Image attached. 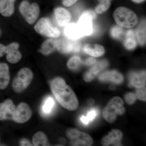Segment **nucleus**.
Returning a JSON list of instances; mask_svg holds the SVG:
<instances>
[{"mask_svg":"<svg viewBox=\"0 0 146 146\" xmlns=\"http://www.w3.org/2000/svg\"><path fill=\"white\" fill-rule=\"evenodd\" d=\"M50 88L56 100L68 110H75L78 106V101L74 92L61 78H56L50 82Z\"/></svg>","mask_w":146,"mask_h":146,"instance_id":"obj_1","label":"nucleus"},{"mask_svg":"<svg viewBox=\"0 0 146 146\" xmlns=\"http://www.w3.org/2000/svg\"><path fill=\"white\" fill-rule=\"evenodd\" d=\"M24 105L21 103L16 107L10 99L0 103V121L11 119L17 123L23 122Z\"/></svg>","mask_w":146,"mask_h":146,"instance_id":"obj_2","label":"nucleus"},{"mask_svg":"<svg viewBox=\"0 0 146 146\" xmlns=\"http://www.w3.org/2000/svg\"><path fill=\"white\" fill-rule=\"evenodd\" d=\"M115 22L121 27L130 28L136 25L138 18L132 11L125 7L117 8L113 13Z\"/></svg>","mask_w":146,"mask_h":146,"instance_id":"obj_3","label":"nucleus"},{"mask_svg":"<svg viewBox=\"0 0 146 146\" xmlns=\"http://www.w3.org/2000/svg\"><path fill=\"white\" fill-rule=\"evenodd\" d=\"M125 112L123 100L119 97H114L105 108L103 116L108 122L112 123L116 120L117 115H123Z\"/></svg>","mask_w":146,"mask_h":146,"instance_id":"obj_4","label":"nucleus"},{"mask_svg":"<svg viewBox=\"0 0 146 146\" xmlns=\"http://www.w3.org/2000/svg\"><path fill=\"white\" fill-rule=\"evenodd\" d=\"M33 78V73L31 69L27 68H22L13 80L12 83L13 90L18 93L23 92L30 84Z\"/></svg>","mask_w":146,"mask_h":146,"instance_id":"obj_5","label":"nucleus"},{"mask_svg":"<svg viewBox=\"0 0 146 146\" xmlns=\"http://www.w3.org/2000/svg\"><path fill=\"white\" fill-rule=\"evenodd\" d=\"M34 29L38 34L49 38L55 39L60 35L59 29L53 25L50 20L48 18L39 19L34 26Z\"/></svg>","mask_w":146,"mask_h":146,"instance_id":"obj_6","label":"nucleus"},{"mask_svg":"<svg viewBox=\"0 0 146 146\" xmlns=\"http://www.w3.org/2000/svg\"><path fill=\"white\" fill-rule=\"evenodd\" d=\"M19 11L29 24L36 22L40 13L39 5L36 3H30L28 0L22 1L19 5Z\"/></svg>","mask_w":146,"mask_h":146,"instance_id":"obj_7","label":"nucleus"},{"mask_svg":"<svg viewBox=\"0 0 146 146\" xmlns=\"http://www.w3.org/2000/svg\"><path fill=\"white\" fill-rule=\"evenodd\" d=\"M96 17V13L90 10L84 11L80 16L77 24L83 36L91 35L93 33V21Z\"/></svg>","mask_w":146,"mask_h":146,"instance_id":"obj_8","label":"nucleus"},{"mask_svg":"<svg viewBox=\"0 0 146 146\" xmlns=\"http://www.w3.org/2000/svg\"><path fill=\"white\" fill-rule=\"evenodd\" d=\"M67 134L73 145L89 146L93 143V139L90 135L76 129H69Z\"/></svg>","mask_w":146,"mask_h":146,"instance_id":"obj_9","label":"nucleus"},{"mask_svg":"<svg viewBox=\"0 0 146 146\" xmlns=\"http://www.w3.org/2000/svg\"><path fill=\"white\" fill-rule=\"evenodd\" d=\"M56 48L63 54L77 52L80 50V45L76 40L68 38H60L56 40Z\"/></svg>","mask_w":146,"mask_h":146,"instance_id":"obj_10","label":"nucleus"},{"mask_svg":"<svg viewBox=\"0 0 146 146\" xmlns=\"http://www.w3.org/2000/svg\"><path fill=\"white\" fill-rule=\"evenodd\" d=\"M20 45L17 42H13L6 46V59L9 63L15 64L18 63L22 58L21 52L18 50Z\"/></svg>","mask_w":146,"mask_h":146,"instance_id":"obj_11","label":"nucleus"},{"mask_svg":"<svg viewBox=\"0 0 146 146\" xmlns=\"http://www.w3.org/2000/svg\"><path fill=\"white\" fill-rule=\"evenodd\" d=\"M123 134L121 131L118 129H113L109 132L107 136H105L102 140V144L104 146L113 145L114 146H121V140Z\"/></svg>","mask_w":146,"mask_h":146,"instance_id":"obj_12","label":"nucleus"},{"mask_svg":"<svg viewBox=\"0 0 146 146\" xmlns=\"http://www.w3.org/2000/svg\"><path fill=\"white\" fill-rule=\"evenodd\" d=\"M56 20L60 27H65L70 23L72 16L69 11L63 7H57L54 11Z\"/></svg>","mask_w":146,"mask_h":146,"instance_id":"obj_13","label":"nucleus"},{"mask_svg":"<svg viewBox=\"0 0 146 146\" xmlns=\"http://www.w3.org/2000/svg\"><path fill=\"white\" fill-rule=\"evenodd\" d=\"M108 65V62L105 60H102L97 62L94 67L86 72L84 76V79L87 82L91 81L96 76L106 68Z\"/></svg>","mask_w":146,"mask_h":146,"instance_id":"obj_14","label":"nucleus"},{"mask_svg":"<svg viewBox=\"0 0 146 146\" xmlns=\"http://www.w3.org/2000/svg\"><path fill=\"white\" fill-rule=\"evenodd\" d=\"M129 78L130 81L129 86H133L136 88H140L145 85V71L131 73L129 74Z\"/></svg>","mask_w":146,"mask_h":146,"instance_id":"obj_15","label":"nucleus"},{"mask_svg":"<svg viewBox=\"0 0 146 146\" xmlns=\"http://www.w3.org/2000/svg\"><path fill=\"white\" fill-rule=\"evenodd\" d=\"M64 33L67 38L73 40H76L83 36L82 33L77 24L69 23L65 26Z\"/></svg>","mask_w":146,"mask_h":146,"instance_id":"obj_16","label":"nucleus"},{"mask_svg":"<svg viewBox=\"0 0 146 146\" xmlns=\"http://www.w3.org/2000/svg\"><path fill=\"white\" fill-rule=\"evenodd\" d=\"M99 79L102 81H110L117 84L122 83L123 81L122 75L115 70L104 72L99 76Z\"/></svg>","mask_w":146,"mask_h":146,"instance_id":"obj_17","label":"nucleus"},{"mask_svg":"<svg viewBox=\"0 0 146 146\" xmlns=\"http://www.w3.org/2000/svg\"><path fill=\"white\" fill-rule=\"evenodd\" d=\"M9 68L5 63H0V89H4L8 86L10 80Z\"/></svg>","mask_w":146,"mask_h":146,"instance_id":"obj_18","label":"nucleus"},{"mask_svg":"<svg viewBox=\"0 0 146 146\" xmlns=\"http://www.w3.org/2000/svg\"><path fill=\"white\" fill-rule=\"evenodd\" d=\"M83 50L85 53L94 57H100L105 52L103 46L97 44H87L84 46Z\"/></svg>","mask_w":146,"mask_h":146,"instance_id":"obj_19","label":"nucleus"},{"mask_svg":"<svg viewBox=\"0 0 146 146\" xmlns=\"http://www.w3.org/2000/svg\"><path fill=\"white\" fill-rule=\"evenodd\" d=\"M14 3L9 0H0V14L5 17L12 16L15 10Z\"/></svg>","mask_w":146,"mask_h":146,"instance_id":"obj_20","label":"nucleus"},{"mask_svg":"<svg viewBox=\"0 0 146 146\" xmlns=\"http://www.w3.org/2000/svg\"><path fill=\"white\" fill-rule=\"evenodd\" d=\"M56 49V40L54 38H50L45 40L42 43L39 52L44 55H48Z\"/></svg>","mask_w":146,"mask_h":146,"instance_id":"obj_21","label":"nucleus"},{"mask_svg":"<svg viewBox=\"0 0 146 146\" xmlns=\"http://www.w3.org/2000/svg\"><path fill=\"white\" fill-rule=\"evenodd\" d=\"M99 110L98 109L94 108H92L86 113V116L82 115L80 117V121L82 124L87 125L93 121L99 115Z\"/></svg>","mask_w":146,"mask_h":146,"instance_id":"obj_22","label":"nucleus"},{"mask_svg":"<svg viewBox=\"0 0 146 146\" xmlns=\"http://www.w3.org/2000/svg\"><path fill=\"white\" fill-rule=\"evenodd\" d=\"M124 45L128 50H132L137 46V42L133 31H128L126 33Z\"/></svg>","mask_w":146,"mask_h":146,"instance_id":"obj_23","label":"nucleus"},{"mask_svg":"<svg viewBox=\"0 0 146 146\" xmlns=\"http://www.w3.org/2000/svg\"><path fill=\"white\" fill-rule=\"evenodd\" d=\"M55 106V101L52 97H47L43 102L42 112L44 115H49L52 112Z\"/></svg>","mask_w":146,"mask_h":146,"instance_id":"obj_24","label":"nucleus"},{"mask_svg":"<svg viewBox=\"0 0 146 146\" xmlns=\"http://www.w3.org/2000/svg\"><path fill=\"white\" fill-rule=\"evenodd\" d=\"M32 141L34 146H46L48 139L46 134L40 131L34 134L33 137Z\"/></svg>","mask_w":146,"mask_h":146,"instance_id":"obj_25","label":"nucleus"},{"mask_svg":"<svg viewBox=\"0 0 146 146\" xmlns=\"http://www.w3.org/2000/svg\"><path fill=\"white\" fill-rule=\"evenodd\" d=\"M137 36L138 42L140 44L144 45L146 43V22H141L137 31Z\"/></svg>","mask_w":146,"mask_h":146,"instance_id":"obj_26","label":"nucleus"},{"mask_svg":"<svg viewBox=\"0 0 146 146\" xmlns=\"http://www.w3.org/2000/svg\"><path fill=\"white\" fill-rule=\"evenodd\" d=\"M82 61L80 58L78 56L71 57L67 62V66L70 70H76L79 68Z\"/></svg>","mask_w":146,"mask_h":146,"instance_id":"obj_27","label":"nucleus"},{"mask_svg":"<svg viewBox=\"0 0 146 146\" xmlns=\"http://www.w3.org/2000/svg\"><path fill=\"white\" fill-rule=\"evenodd\" d=\"M110 34L112 37L116 39H120L124 35V30L121 27L115 26L111 29Z\"/></svg>","mask_w":146,"mask_h":146,"instance_id":"obj_28","label":"nucleus"},{"mask_svg":"<svg viewBox=\"0 0 146 146\" xmlns=\"http://www.w3.org/2000/svg\"><path fill=\"white\" fill-rule=\"evenodd\" d=\"M111 3L110 1H103L100 2L98 5L96 7V12L98 14H101L105 12L109 9L110 7Z\"/></svg>","mask_w":146,"mask_h":146,"instance_id":"obj_29","label":"nucleus"},{"mask_svg":"<svg viewBox=\"0 0 146 146\" xmlns=\"http://www.w3.org/2000/svg\"><path fill=\"white\" fill-rule=\"evenodd\" d=\"M136 98L145 101H146V88L145 86L138 88L136 91Z\"/></svg>","mask_w":146,"mask_h":146,"instance_id":"obj_30","label":"nucleus"},{"mask_svg":"<svg viewBox=\"0 0 146 146\" xmlns=\"http://www.w3.org/2000/svg\"><path fill=\"white\" fill-rule=\"evenodd\" d=\"M125 98L128 104H132L136 101V95L133 93H129L125 95Z\"/></svg>","mask_w":146,"mask_h":146,"instance_id":"obj_31","label":"nucleus"},{"mask_svg":"<svg viewBox=\"0 0 146 146\" xmlns=\"http://www.w3.org/2000/svg\"><path fill=\"white\" fill-rule=\"evenodd\" d=\"M78 0H63V5L66 7H70L76 2Z\"/></svg>","mask_w":146,"mask_h":146,"instance_id":"obj_32","label":"nucleus"},{"mask_svg":"<svg viewBox=\"0 0 146 146\" xmlns=\"http://www.w3.org/2000/svg\"><path fill=\"white\" fill-rule=\"evenodd\" d=\"M6 46L0 43V58L2 57L6 54Z\"/></svg>","mask_w":146,"mask_h":146,"instance_id":"obj_33","label":"nucleus"},{"mask_svg":"<svg viewBox=\"0 0 146 146\" xmlns=\"http://www.w3.org/2000/svg\"><path fill=\"white\" fill-rule=\"evenodd\" d=\"M96 60L95 58L93 57H90L88 58L84 62V63L86 65H91L96 63Z\"/></svg>","mask_w":146,"mask_h":146,"instance_id":"obj_34","label":"nucleus"},{"mask_svg":"<svg viewBox=\"0 0 146 146\" xmlns=\"http://www.w3.org/2000/svg\"><path fill=\"white\" fill-rule=\"evenodd\" d=\"M20 145L21 146H32L31 143L26 139H23L20 142Z\"/></svg>","mask_w":146,"mask_h":146,"instance_id":"obj_35","label":"nucleus"},{"mask_svg":"<svg viewBox=\"0 0 146 146\" xmlns=\"http://www.w3.org/2000/svg\"><path fill=\"white\" fill-rule=\"evenodd\" d=\"M133 2H134L136 3H140L141 2H143L144 1H145V0H132Z\"/></svg>","mask_w":146,"mask_h":146,"instance_id":"obj_36","label":"nucleus"},{"mask_svg":"<svg viewBox=\"0 0 146 146\" xmlns=\"http://www.w3.org/2000/svg\"><path fill=\"white\" fill-rule=\"evenodd\" d=\"M94 101L93 100H89L88 101V103L89 105H92L94 104Z\"/></svg>","mask_w":146,"mask_h":146,"instance_id":"obj_37","label":"nucleus"},{"mask_svg":"<svg viewBox=\"0 0 146 146\" xmlns=\"http://www.w3.org/2000/svg\"><path fill=\"white\" fill-rule=\"evenodd\" d=\"M99 1L101 2V1H111V0H98Z\"/></svg>","mask_w":146,"mask_h":146,"instance_id":"obj_38","label":"nucleus"},{"mask_svg":"<svg viewBox=\"0 0 146 146\" xmlns=\"http://www.w3.org/2000/svg\"><path fill=\"white\" fill-rule=\"evenodd\" d=\"M9 1H11L15 3V2L16 1V0H9Z\"/></svg>","mask_w":146,"mask_h":146,"instance_id":"obj_39","label":"nucleus"},{"mask_svg":"<svg viewBox=\"0 0 146 146\" xmlns=\"http://www.w3.org/2000/svg\"><path fill=\"white\" fill-rule=\"evenodd\" d=\"M2 34V31L1 30V29H0V37H1V35Z\"/></svg>","mask_w":146,"mask_h":146,"instance_id":"obj_40","label":"nucleus"}]
</instances>
